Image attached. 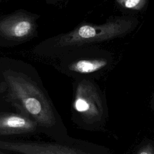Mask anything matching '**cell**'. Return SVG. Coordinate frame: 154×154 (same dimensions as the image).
<instances>
[{"label": "cell", "mask_w": 154, "mask_h": 154, "mask_svg": "<svg viewBox=\"0 0 154 154\" xmlns=\"http://www.w3.org/2000/svg\"><path fill=\"white\" fill-rule=\"evenodd\" d=\"M5 80L7 100L16 111L31 118L41 134L56 141L72 137L51 99L37 83L19 75H6Z\"/></svg>", "instance_id": "6da1fadb"}, {"label": "cell", "mask_w": 154, "mask_h": 154, "mask_svg": "<svg viewBox=\"0 0 154 154\" xmlns=\"http://www.w3.org/2000/svg\"><path fill=\"white\" fill-rule=\"evenodd\" d=\"M0 149L14 154H93L87 143L73 137L64 141L0 138Z\"/></svg>", "instance_id": "7a4b0ae2"}, {"label": "cell", "mask_w": 154, "mask_h": 154, "mask_svg": "<svg viewBox=\"0 0 154 154\" xmlns=\"http://www.w3.org/2000/svg\"><path fill=\"white\" fill-rule=\"evenodd\" d=\"M129 20L117 19L101 25H83L61 36L60 46H72L109 40L121 35L132 28Z\"/></svg>", "instance_id": "3957f363"}, {"label": "cell", "mask_w": 154, "mask_h": 154, "mask_svg": "<svg viewBox=\"0 0 154 154\" xmlns=\"http://www.w3.org/2000/svg\"><path fill=\"white\" fill-rule=\"evenodd\" d=\"M99 99L93 85L82 81L76 86L71 106V121L79 128L87 129L97 116Z\"/></svg>", "instance_id": "277c9868"}, {"label": "cell", "mask_w": 154, "mask_h": 154, "mask_svg": "<svg viewBox=\"0 0 154 154\" xmlns=\"http://www.w3.org/2000/svg\"><path fill=\"white\" fill-rule=\"evenodd\" d=\"M41 134L37 124L29 117L17 111H0V138Z\"/></svg>", "instance_id": "5b68a950"}, {"label": "cell", "mask_w": 154, "mask_h": 154, "mask_svg": "<svg viewBox=\"0 0 154 154\" xmlns=\"http://www.w3.org/2000/svg\"><path fill=\"white\" fill-rule=\"evenodd\" d=\"M34 28L31 17L22 13L11 15L0 21V34L14 40L29 36Z\"/></svg>", "instance_id": "8992f818"}, {"label": "cell", "mask_w": 154, "mask_h": 154, "mask_svg": "<svg viewBox=\"0 0 154 154\" xmlns=\"http://www.w3.org/2000/svg\"><path fill=\"white\" fill-rule=\"evenodd\" d=\"M106 64L107 61L103 59H84L72 63L70 69L80 73H90L103 68Z\"/></svg>", "instance_id": "52a82bcc"}, {"label": "cell", "mask_w": 154, "mask_h": 154, "mask_svg": "<svg viewBox=\"0 0 154 154\" xmlns=\"http://www.w3.org/2000/svg\"><path fill=\"white\" fill-rule=\"evenodd\" d=\"M117 1L125 8L140 10L144 6L146 0H117Z\"/></svg>", "instance_id": "ba28073f"}, {"label": "cell", "mask_w": 154, "mask_h": 154, "mask_svg": "<svg viewBox=\"0 0 154 154\" xmlns=\"http://www.w3.org/2000/svg\"><path fill=\"white\" fill-rule=\"evenodd\" d=\"M0 154H14V153H12L8 152H6V151L0 149Z\"/></svg>", "instance_id": "9c48e42d"}, {"label": "cell", "mask_w": 154, "mask_h": 154, "mask_svg": "<svg viewBox=\"0 0 154 154\" xmlns=\"http://www.w3.org/2000/svg\"><path fill=\"white\" fill-rule=\"evenodd\" d=\"M140 154H149V153H148L146 152H141Z\"/></svg>", "instance_id": "30bf717a"}]
</instances>
